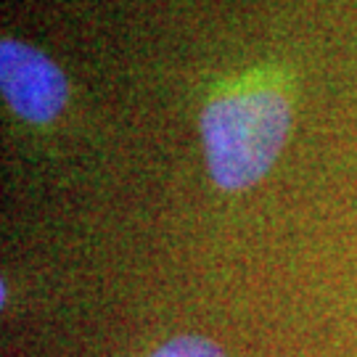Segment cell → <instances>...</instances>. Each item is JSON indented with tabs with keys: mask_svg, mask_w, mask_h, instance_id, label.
<instances>
[{
	"mask_svg": "<svg viewBox=\"0 0 357 357\" xmlns=\"http://www.w3.org/2000/svg\"><path fill=\"white\" fill-rule=\"evenodd\" d=\"M294 106L278 85H241L209 98L199 116L209 178L220 191H246L268 175L291 135Z\"/></svg>",
	"mask_w": 357,
	"mask_h": 357,
	"instance_id": "obj_1",
	"label": "cell"
},
{
	"mask_svg": "<svg viewBox=\"0 0 357 357\" xmlns=\"http://www.w3.org/2000/svg\"><path fill=\"white\" fill-rule=\"evenodd\" d=\"M0 90L16 116L48 125L64 112L69 82L51 56L16 38L0 40Z\"/></svg>",
	"mask_w": 357,
	"mask_h": 357,
	"instance_id": "obj_2",
	"label": "cell"
},
{
	"mask_svg": "<svg viewBox=\"0 0 357 357\" xmlns=\"http://www.w3.org/2000/svg\"><path fill=\"white\" fill-rule=\"evenodd\" d=\"M149 357H228L220 347L199 333H180L159 344Z\"/></svg>",
	"mask_w": 357,
	"mask_h": 357,
	"instance_id": "obj_3",
	"label": "cell"
}]
</instances>
